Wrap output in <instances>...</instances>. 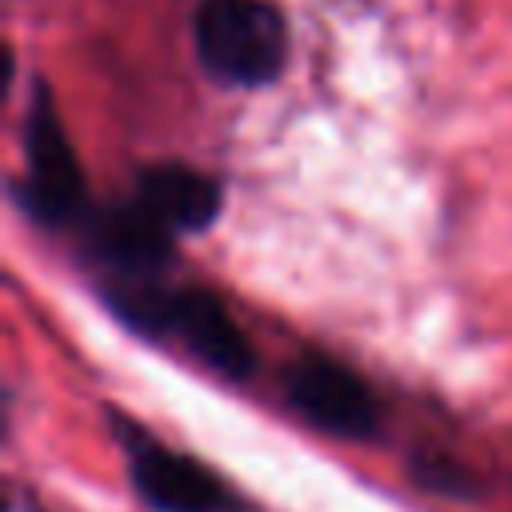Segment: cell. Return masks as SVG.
Listing matches in <instances>:
<instances>
[{
	"label": "cell",
	"mask_w": 512,
	"mask_h": 512,
	"mask_svg": "<svg viewBox=\"0 0 512 512\" xmlns=\"http://www.w3.org/2000/svg\"><path fill=\"white\" fill-rule=\"evenodd\" d=\"M132 480L156 512H232L228 488L192 456L136 440Z\"/></svg>",
	"instance_id": "cell-5"
},
{
	"label": "cell",
	"mask_w": 512,
	"mask_h": 512,
	"mask_svg": "<svg viewBox=\"0 0 512 512\" xmlns=\"http://www.w3.org/2000/svg\"><path fill=\"white\" fill-rule=\"evenodd\" d=\"M24 156H28V200L44 220H64L84 204L80 164L68 148V136L52 112L48 92H36L24 124Z\"/></svg>",
	"instance_id": "cell-3"
},
{
	"label": "cell",
	"mask_w": 512,
	"mask_h": 512,
	"mask_svg": "<svg viewBox=\"0 0 512 512\" xmlns=\"http://www.w3.org/2000/svg\"><path fill=\"white\" fill-rule=\"evenodd\" d=\"M288 396L300 416L336 436H368L376 428V400L368 384L328 356L296 360L288 368Z\"/></svg>",
	"instance_id": "cell-2"
},
{
	"label": "cell",
	"mask_w": 512,
	"mask_h": 512,
	"mask_svg": "<svg viewBox=\"0 0 512 512\" xmlns=\"http://www.w3.org/2000/svg\"><path fill=\"white\" fill-rule=\"evenodd\" d=\"M136 200L172 232H200L220 216V184L188 164H152L136 180Z\"/></svg>",
	"instance_id": "cell-6"
},
{
	"label": "cell",
	"mask_w": 512,
	"mask_h": 512,
	"mask_svg": "<svg viewBox=\"0 0 512 512\" xmlns=\"http://www.w3.org/2000/svg\"><path fill=\"white\" fill-rule=\"evenodd\" d=\"M200 64L224 84H268L288 56V32L268 0H204L196 8Z\"/></svg>",
	"instance_id": "cell-1"
},
{
	"label": "cell",
	"mask_w": 512,
	"mask_h": 512,
	"mask_svg": "<svg viewBox=\"0 0 512 512\" xmlns=\"http://www.w3.org/2000/svg\"><path fill=\"white\" fill-rule=\"evenodd\" d=\"M160 328H172L220 376L240 380L252 368V348H248L240 324L232 320L224 300L212 296L208 288L164 292V320H160Z\"/></svg>",
	"instance_id": "cell-4"
},
{
	"label": "cell",
	"mask_w": 512,
	"mask_h": 512,
	"mask_svg": "<svg viewBox=\"0 0 512 512\" xmlns=\"http://www.w3.org/2000/svg\"><path fill=\"white\" fill-rule=\"evenodd\" d=\"M92 244L120 272L144 276V272H156L172 256V228H164L140 200H132V204H120L96 216Z\"/></svg>",
	"instance_id": "cell-7"
}]
</instances>
